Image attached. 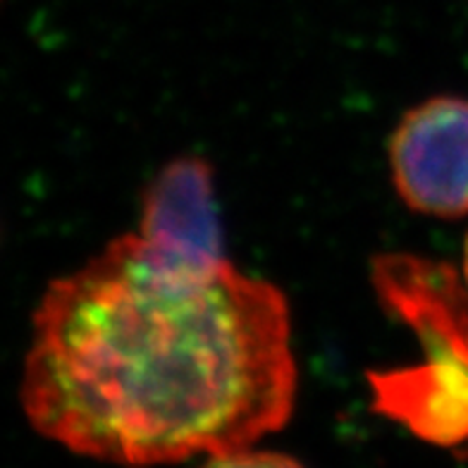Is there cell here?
<instances>
[{
	"mask_svg": "<svg viewBox=\"0 0 468 468\" xmlns=\"http://www.w3.org/2000/svg\"><path fill=\"white\" fill-rule=\"evenodd\" d=\"M296 389L280 287L127 232L46 287L19 401L46 440L146 468L253 447L290 423Z\"/></svg>",
	"mask_w": 468,
	"mask_h": 468,
	"instance_id": "6da1fadb",
	"label": "cell"
},
{
	"mask_svg": "<svg viewBox=\"0 0 468 468\" xmlns=\"http://www.w3.org/2000/svg\"><path fill=\"white\" fill-rule=\"evenodd\" d=\"M385 311L411 327L423 361L368 373L373 411L419 440L468 456V294L452 265L382 253L370 268Z\"/></svg>",
	"mask_w": 468,
	"mask_h": 468,
	"instance_id": "7a4b0ae2",
	"label": "cell"
},
{
	"mask_svg": "<svg viewBox=\"0 0 468 468\" xmlns=\"http://www.w3.org/2000/svg\"><path fill=\"white\" fill-rule=\"evenodd\" d=\"M397 197L419 216H468V99L432 96L401 115L388 144Z\"/></svg>",
	"mask_w": 468,
	"mask_h": 468,
	"instance_id": "3957f363",
	"label": "cell"
},
{
	"mask_svg": "<svg viewBox=\"0 0 468 468\" xmlns=\"http://www.w3.org/2000/svg\"><path fill=\"white\" fill-rule=\"evenodd\" d=\"M136 232L179 251L225 256L213 170L204 158H177L151 179Z\"/></svg>",
	"mask_w": 468,
	"mask_h": 468,
	"instance_id": "277c9868",
	"label": "cell"
},
{
	"mask_svg": "<svg viewBox=\"0 0 468 468\" xmlns=\"http://www.w3.org/2000/svg\"><path fill=\"white\" fill-rule=\"evenodd\" d=\"M198 468H306L299 463V459L282 452L272 450H253V447H244V450L222 452V454L206 456V462Z\"/></svg>",
	"mask_w": 468,
	"mask_h": 468,
	"instance_id": "5b68a950",
	"label": "cell"
},
{
	"mask_svg": "<svg viewBox=\"0 0 468 468\" xmlns=\"http://www.w3.org/2000/svg\"><path fill=\"white\" fill-rule=\"evenodd\" d=\"M462 275H463V287H466L468 294V237L463 241V263H462Z\"/></svg>",
	"mask_w": 468,
	"mask_h": 468,
	"instance_id": "8992f818",
	"label": "cell"
}]
</instances>
